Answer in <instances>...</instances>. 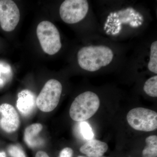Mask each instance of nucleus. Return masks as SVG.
I'll return each mask as SVG.
<instances>
[{"label":"nucleus","mask_w":157,"mask_h":157,"mask_svg":"<svg viewBox=\"0 0 157 157\" xmlns=\"http://www.w3.org/2000/svg\"><path fill=\"white\" fill-rule=\"evenodd\" d=\"M116 51L106 44H88L77 52L79 67L88 72H98L113 64L117 58Z\"/></svg>","instance_id":"1"},{"label":"nucleus","mask_w":157,"mask_h":157,"mask_svg":"<svg viewBox=\"0 0 157 157\" xmlns=\"http://www.w3.org/2000/svg\"><path fill=\"white\" fill-rule=\"evenodd\" d=\"M143 15L137 9L128 6L109 12L105 18L104 31L107 34L115 36L119 35L124 29H137L143 25Z\"/></svg>","instance_id":"2"},{"label":"nucleus","mask_w":157,"mask_h":157,"mask_svg":"<svg viewBox=\"0 0 157 157\" xmlns=\"http://www.w3.org/2000/svg\"><path fill=\"white\" fill-rule=\"evenodd\" d=\"M100 106V98L98 95L88 91L75 98L70 106L69 114L75 121H84L95 114Z\"/></svg>","instance_id":"3"},{"label":"nucleus","mask_w":157,"mask_h":157,"mask_svg":"<svg viewBox=\"0 0 157 157\" xmlns=\"http://www.w3.org/2000/svg\"><path fill=\"white\" fill-rule=\"evenodd\" d=\"M36 34L45 53L53 55L60 50L62 47L60 35L53 23L47 21L39 23L37 27Z\"/></svg>","instance_id":"4"},{"label":"nucleus","mask_w":157,"mask_h":157,"mask_svg":"<svg viewBox=\"0 0 157 157\" xmlns=\"http://www.w3.org/2000/svg\"><path fill=\"white\" fill-rule=\"evenodd\" d=\"M62 91L63 86L59 81L55 79L48 80L36 98L37 107L43 112L53 111L59 102Z\"/></svg>","instance_id":"5"},{"label":"nucleus","mask_w":157,"mask_h":157,"mask_svg":"<svg viewBox=\"0 0 157 157\" xmlns=\"http://www.w3.org/2000/svg\"><path fill=\"white\" fill-rule=\"evenodd\" d=\"M130 126L137 131L149 132L157 128V113L155 111L143 107L131 109L127 115Z\"/></svg>","instance_id":"6"},{"label":"nucleus","mask_w":157,"mask_h":157,"mask_svg":"<svg viewBox=\"0 0 157 157\" xmlns=\"http://www.w3.org/2000/svg\"><path fill=\"white\" fill-rule=\"evenodd\" d=\"M90 10L89 2L86 0H66L60 7V16L66 23L74 24L85 19Z\"/></svg>","instance_id":"7"},{"label":"nucleus","mask_w":157,"mask_h":157,"mask_svg":"<svg viewBox=\"0 0 157 157\" xmlns=\"http://www.w3.org/2000/svg\"><path fill=\"white\" fill-rule=\"evenodd\" d=\"M20 18L19 9L11 0H0V25L3 30H14Z\"/></svg>","instance_id":"8"},{"label":"nucleus","mask_w":157,"mask_h":157,"mask_svg":"<svg viewBox=\"0 0 157 157\" xmlns=\"http://www.w3.org/2000/svg\"><path fill=\"white\" fill-rule=\"evenodd\" d=\"M20 124L19 114L11 104L0 105V127L4 132L12 133L17 131Z\"/></svg>","instance_id":"9"},{"label":"nucleus","mask_w":157,"mask_h":157,"mask_svg":"<svg viewBox=\"0 0 157 157\" xmlns=\"http://www.w3.org/2000/svg\"><path fill=\"white\" fill-rule=\"evenodd\" d=\"M36 105V98L30 91L25 90L18 94L16 106L23 116L27 117L31 114Z\"/></svg>","instance_id":"10"},{"label":"nucleus","mask_w":157,"mask_h":157,"mask_svg":"<svg viewBox=\"0 0 157 157\" xmlns=\"http://www.w3.org/2000/svg\"><path fill=\"white\" fill-rule=\"evenodd\" d=\"M107 143L96 139L88 140L79 149L82 153L88 157H102L108 150Z\"/></svg>","instance_id":"11"},{"label":"nucleus","mask_w":157,"mask_h":157,"mask_svg":"<svg viewBox=\"0 0 157 157\" xmlns=\"http://www.w3.org/2000/svg\"><path fill=\"white\" fill-rule=\"evenodd\" d=\"M43 129L42 124L36 123L26 128L24 133V139L26 144L31 147H35L42 143L39 135Z\"/></svg>","instance_id":"12"},{"label":"nucleus","mask_w":157,"mask_h":157,"mask_svg":"<svg viewBox=\"0 0 157 157\" xmlns=\"http://www.w3.org/2000/svg\"><path fill=\"white\" fill-rule=\"evenodd\" d=\"M147 68L149 72L155 75L157 74V41L151 42L150 46L148 59Z\"/></svg>","instance_id":"13"},{"label":"nucleus","mask_w":157,"mask_h":157,"mask_svg":"<svg viewBox=\"0 0 157 157\" xmlns=\"http://www.w3.org/2000/svg\"><path fill=\"white\" fill-rule=\"evenodd\" d=\"M146 146L142 151V157H157V136H148L145 140Z\"/></svg>","instance_id":"14"},{"label":"nucleus","mask_w":157,"mask_h":157,"mask_svg":"<svg viewBox=\"0 0 157 157\" xmlns=\"http://www.w3.org/2000/svg\"><path fill=\"white\" fill-rule=\"evenodd\" d=\"M143 90L145 94L150 97L157 98V75L151 76L146 80L144 85Z\"/></svg>","instance_id":"15"},{"label":"nucleus","mask_w":157,"mask_h":157,"mask_svg":"<svg viewBox=\"0 0 157 157\" xmlns=\"http://www.w3.org/2000/svg\"><path fill=\"white\" fill-rule=\"evenodd\" d=\"M78 130L80 136L86 140L93 139L94 133L90 125L86 121L79 122L78 124Z\"/></svg>","instance_id":"16"},{"label":"nucleus","mask_w":157,"mask_h":157,"mask_svg":"<svg viewBox=\"0 0 157 157\" xmlns=\"http://www.w3.org/2000/svg\"><path fill=\"white\" fill-rule=\"evenodd\" d=\"M8 151L11 157H27L24 151L18 145H10L8 148Z\"/></svg>","instance_id":"17"},{"label":"nucleus","mask_w":157,"mask_h":157,"mask_svg":"<svg viewBox=\"0 0 157 157\" xmlns=\"http://www.w3.org/2000/svg\"><path fill=\"white\" fill-rule=\"evenodd\" d=\"M73 151L69 147H65L62 150L58 157H73Z\"/></svg>","instance_id":"18"},{"label":"nucleus","mask_w":157,"mask_h":157,"mask_svg":"<svg viewBox=\"0 0 157 157\" xmlns=\"http://www.w3.org/2000/svg\"><path fill=\"white\" fill-rule=\"evenodd\" d=\"M35 157H50L46 152L43 151H39L36 153Z\"/></svg>","instance_id":"19"},{"label":"nucleus","mask_w":157,"mask_h":157,"mask_svg":"<svg viewBox=\"0 0 157 157\" xmlns=\"http://www.w3.org/2000/svg\"><path fill=\"white\" fill-rule=\"evenodd\" d=\"M0 157H7L6 152L0 151Z\"/></svg>","instance_id":"20"},{"label":"nucleus","mask_w":157,"mask_h":157,"mask_svg":"<svg viewBox=\"0 0 157 157\" xmlns=\"http://www.w3.org/2000/svg\"><path fill=\"white\" fill-rule=\"evenodd\" d=\"M77 157H85L82 156H78Z\"/></svg>","instance_id":"21"},{"label":"nucleus","mask_w":157,"mask_h":157,"mask_svg":"<svg viewBox=\"0 0 157 157\" xmlns=\"http://www.w3.org/2000/svg\"></svg>","instance_id":"22"}]
</instances>
